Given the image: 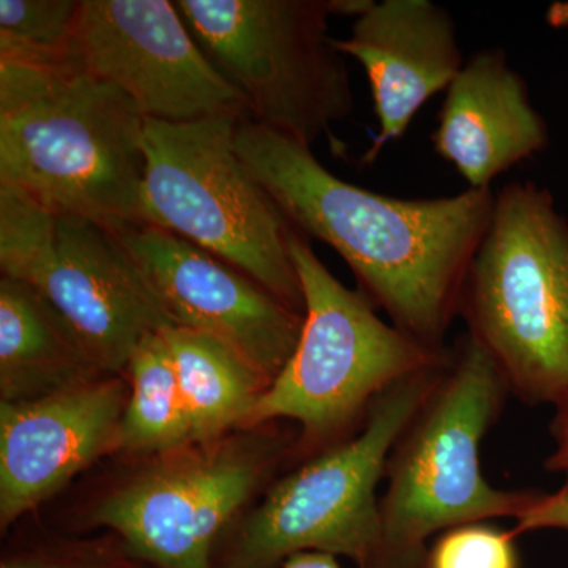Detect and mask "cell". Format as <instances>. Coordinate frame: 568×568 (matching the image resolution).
Here are the masks:
<instances>
[{
    "label": "cell",
    "mask_w": 568,
    "mask_h": 568,
    "mask_svg": "<svg viewBox=\"0 0 568 568\" xmlns=\"http://www.w3.org/2000/svg\"><path fill=\"white\" fill-rule=\"evenodd\" d=\"M235 149L295 230L334 248L390 324L446 351L467 271L491 222V189L418 200L369 192L325 170L308 145L252 118L237 122Z\"/></svg>",
    "instance_id": "1"
},
{
    "label": "cell",
    "mask_w": 568,
    "mask_h": 568,
    "mask_svg": "<svg viewBox=\"0 0 568 568\" xmlns=\"http://www.w3.org/2000/svg\"><path fill=\"white\" fill-rule=\"evenodd\" d=\"M145 118L61 63L0 61V183L114 233L144 226Z\"/></svg>",
    "instance_id": "2"
},
{
    "label": "cell",
    "mask_w": 568,
    "mask_h": 568,
    "mask_svg": "<svg viewBox=\"0 0 568 568\" xmlns=\"http://www.w3.org/2000/svg\"><path fill=\"white\" fill-rule=\"evenodd\" d=\"M510 392L491 355L459 336L436 387L388 458L381 497L383 540L372 568H425L437 532L493 518H515L534 489H499L485 480L480 446Z\"/></svg>",
    "instance_id": "3"
},
{
    "label": "cell",
    "mask_w": 568,
    "mask_h": 568,
    "mask_svg": "<svg viewBox=\"0 0 568 568\" xmlns=\"http://www.w3.org/2000/svg\"><path fill=\"white\" fill-rule=\"evenodd\" d=\"M458 315L518 398L556 407L568 399V222L537 183L496 194Z\"/></svg>",
    "instance_id": "4"
},
{
    "label": "cell",
    "mask_w": 568,
    "mask_h": 568,
    "mask_svg": "<svg viewBox=\"0 0 568 568\" xmlns=\"http://www.w3.org/2000/svg\"><path fill=\"white\" fill-rule=\"evenodd\" d=\"M241 119H145V222L193 242L305 315L295 227L235 149Z\"/></svg>",
    "instance_id": "5"
},
{
    "label": "cell",
    "mask_w": 568,
    "mask_h": 568,
    "mask_svg": "<svg viewBox=\"0 0 568 568\" xmlns=\"http://www.w3.org/2000/svg\"><path fill=\"white\" fill-rule=\"evenodd\" d=\"M290 248L304 291V327L246 426L290 418L302 425L305 444H323L364 425L384 392L439 364L447 349H429L381 320L361 291L332 275L304 234L294 231Z\"/></svg>",
    "instance_id": "6"
},
{
    "label": "cell",
    "mask_w": 568,
    "mask_h": 568,
    "mask_svg": "<svg viewBox=\"0 0 568 568\" xmlns=\"http://www.w3.org/2000/svg\"><path fill=\"white\" fill-rule=\"evenodd\" d=\"M407 376L369 407L357 435L276 481L239 534L227 568H274L297 552L345 556L372 568L383 540L377 487L395 444L443 375Z\"/></svg>",
    "instance_id": "7"
},
{
    "label": "cell",
    "mask_w": 568,
    "mask_h": 568,
    "mask_svg": "<svg viewBox=\"0 0 568 568\" xmlns=\"http://www.w3.org/2000/svg\"><path fill=\"white\" fill-rule=\"evenodd\" d=\"M2 275L31 284L71 325L103 375L174 321L118 233L0 183Z\"/></svg>",
    "instance_id": "8"
},
{
    "label": "cell",
    "mask_w": 568,
    "mask_h": 568,
    "mask_svg": "<svg viewBox=\"0 0 568 568\" xmlns=\"http://www.w3.org/2000/svg\"><path fill=\"white\" fill-rule=\"evenodd\" d=\"M194 40L244 95L250 118L312 148L354 110L328 0H178Z\"/></svg>",
    "instance_id": "9"
},
{
    "label": "cell",
    "mask_w": 568,
    "mask_h": 568,
    "mask_svg": "<svg viewBox=\"0 0 568 568\" xmlns=\"http://www.w3.org/2000/svg\"><path fill=\"white\" fill-rule=\"evenodd\" d=\"M50 63L114 85L145 119L250 118L244 95L166 0H82L62 54Z\"/></svg>",
    "instance_id": "10"
},
{
    "label": "cell",
    "mask_w": 568,
    "mask_h": 568,
    "mask_svg": "<svg viewBox=\"0 0 568 568\" xmlns=\"http://www.w3.org/2000/svg\"><path fill=\"white\" fill-rule=\"evenodd\" d=\"M276 447L216 440L163 459L104 497L92 521L160 568H212L213 541L274 463Z\"/></svg>",
    "instance_id": "11"
},
{
    "label": "cell",
    "mask_w": 568,
    "mask_h": 568,
    "mask_svg": "<svg viewBox=\"0 0 568 568\" xmlns=\"http://www.w3.org/2000/svg\"><path fill=\"white\" fill-rule=\"evenodd\" d=\"M119 237L175 325L233 347L274 383L297 347L304 315L181 235L144 224Z\"/></svg>",
    "instance_id": "12"
},
{
    "label": "cell",
    "mask_w": 568,
    "mask_h": 568,
    "mask_svg": "<svg viewBox=\"0 0 568 568\" xmlns=\"http://www.w3.org/2000/svg\"><path fill=\"white\" fill-rule=\"evenodd\" d=\"M130 384L103 375L31 402H0V526L121 450Z\"/></svg>",
    "instance_id": "13"
},
{
    "label": "cell",
    "mask_w": 568,
    "mask_h": 568,
    "mask_svg": "<svg viewBox=\"0 0 568 568\" xmlns=\"http://www.w3.org/2000/svg\"><path fill=\"white\" fill-rule=\"evenodd\" d=\"M336 50L365 69L379 130L364 155L373 163L386 145L399 140L417 112L465 67L457 26L432 0H383L354 21Z\"/></svg>",
    "instance_id": "14"
},
{
    "label": "cell",
    "mask_w": 568,
    "mask_h": 568,
    "mask_svg": "<svg viewBox=\"0 0 568 568\" xmlns=\"http://www.w3.org/2000/svg\"><path fill=\"white\" fill-rule=\"evenodd\" d=\"M432 140L467 189L487 190L499 175L544 151L548 129L506 51L489 48L470 55L448 85Z\"/></svg>",
    "instance_id": "15"
},
{
    "label": "cell",
    "mask_w": 568,
    "mask_h": 568,
    "mask_svg": "<svg viewBox=\"0 0 568 568\" xmlns=\"http://www.w3.org/2000/svg\"><path fill=\"white\" fill-rule=\"evenodd\" d=\"M103 376L77 332L31 284L0 278V399L31 402Z\"/></svg>",
    "instance_id": "16"
},
{
    "label": "cell",
    "mask_w": 568,
    "mask_h": 568,
    "mask_svg": "<svg viewBox=\"0 0 568 568\" xmlns=\"http://www.w3.org/2000/svg\"><path fill=\"white\" fill-rule=\"evenodd\" d=\"M162 334L189 413L193 446L216 443L235 426H246L268 381L211 335L179 325Z\"/></svg>",
    "instance_id": "17"
},
{
    "label": "cell",
    "mask_w": 568,
    "mask_h": 568,
    "mask_svg": "<svg viewBox=\"0 0 568 568\" xmlns=\"http://www.w3.org/2000/svg\"><path fill=\"white\" fill-rule=\"evenodd\" d=\"M162 332L142 339L126 368L130 398L121 450L129 454L168 455L193 446L189 413Z\"/></svg>",
    "instance_id": "18"
},
{
    "label": "cell",
    "mask_w": 568,
    "mask_h": 568,
    "mask_svg": "<svg viewBox=\"0 0 568 568\" xmlns=\"http://www.w3.org/2000/svg\"><path fill=\"white\" fill-rule=\"evenodd\" d=\"M82 0H0V61L54 62Z\"/></svg>",
    "instance_id": "19"
},
{
    "label": "cell",
    "mask_w": 568,
    "mask_h": 568,
    "mask_svg": "<svg viewBox=\"0 0 568 568\" xmlns=\"http://www.w3.org/2000/svg\"><path fill=\"white\" fill-rule=\"evenodd\" d=\"M515 538L481 523L448 529L428 551L425 568H518Z\"/></svg>",
    "instance_id": "20"
},
{
    "label": "cell",
    "mask_w": 568,
    "mask_h": 568,
    "mask_svg": "<svg viewBox=\"0 0 568 568\" xmlns=\"http://www.w3.org/2000/svg\"><path fill=\"white\" fill-rule=\"evenodd\" d=\"M566 484L555 493L538 491L511 529L515 537L541 529L568 530V473Z\"/></svg>",
    "instance_id": "21"
},
{
    "label": "cell",
    "mask_w": 568,
    "mask_h": 568,
    "mask_svg": "<svg viewBox=\"0 0 568 568\" xmlns=\"http://www.w3.org/2000/svg\"><path fill=\"white\" fill-rule=\"evenodd\" d=\"M551 435L555 437L556 447L545 467L551 473H568V399L558 406L551 424Z\"/></svg>",
    "instance_id": "22"
},
{
    "label": "cell",
    "mask_w": 568,
    "mask_h": 568,
    "mask_svg": "<svg viewBox=\"0 0 568 568\" xmlns=\"http://www.w3.org/2000/svg\"><path fill=\"white\" fill-rule=\"evenodd\" d=\"M280 568H342L336 556L327 552L305 551L291 556Z\"/></svg>",
    "instance_id": "23"
},
{
    "label": "cell",
    "mask_w": 568,
    "mask_h": 568,
    "mask_svg": "<svg viewBox=\"0 0 568 568\" xmlns=\"http://www.w3.org/2000/svg\"><path fill=\"white\" fill-rule=\"evenodd\" d=\"M375 6V0H328V9L332 14L351 17L354 20L361 18Z\"/></svg>",
    "instance_id": "24"
},
{
    "label": "cell",
    "mask_w": 568,
    "mask_h": 568,
    "mask_svg": "<svg viewBox=\"0 0 568 568\" xmlns=\"http://www.w3.org/2000/svg\"><path fill=\"white\" fill-rule=\"evenodd\" d=\"M0 568H118L106 566H93V564H70V562H52V560H10L3 562Z\"/></svg>",
    "instance_id": "25"
}]
</instances>
